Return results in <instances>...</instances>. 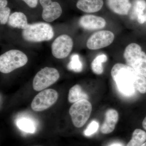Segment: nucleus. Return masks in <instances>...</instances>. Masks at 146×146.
Segmentation results:
<instances>
[{
	"label": "nucleus",
	"mask_w": 146,
	"mask_h": 146,
	"mask_svg": "<svg viewBox=\"0 0 146 146\" xmlns=\"http://www.w3.org/2000/svg\"><path fill=\"white\" fill-rule=\"evenodd\" d=\"M111 75L118 90L124 96H131L137 91L146 93V78L127 64H115Z\"/></svg>",
	"instance_id": "1"
},
{
	"label": "nucleus",
	"mask_w": 146,
	"mask_h": 146,
	"mask_svg": "<svg viewBox=\"0 0 146 146\" xmlns=\"http://www.w3.org/2000/svg\"><path fill=\"white\" fill-rule=\"evenodd\" d=\"M123 55L127 65L146 78V53L140 45L136 43L129 44Z\"/></svg>",
	"instance_id": "2"
},
{
	"label": "nucleus",
	"mask_w": 146,
	"mask_h": 146,
	"mask_svg": "<svg viewBox=\"0 0 146 146\" xmlns=\"http://www.w3.org/2000/svg\"><path fill=\"white\" fill-rule=\"evenodd\" d=\"M22 35L23 38L28 42H40L52 39L54 31L49 24L37 23L28 24L26 28L23 30Z\"/></svg>",
	"instance_id": "3"
},
{
	"label": "nucleus",
	"mask_w": 146,
	"mask_h": 146,
	"mask_svg": "<svg viewBox=\"0 0 146 146\" xmlns=\"http://www.w3.org/2000/svg\"><path fill=\"white\" fill-rule=\"evenodd\" d=\"M28 60L27 56L23 52L10 50L0 56V71L3 74H8L25 66Z\"/></svg>",
	"instance_id": "4"
},
{
	"label": "nucleus",
	"mask_w": 146,
	"mask_h": 146,
	"mask_svg": "<svg viewBox=\"0 0 146 146\" xmlns=\"http://www.w3.org/2000/svg\"><path fill=\"white\" fill-rule=\"evenodd\" d=\"M92 110V105L88 100L74 103L70 108L69 113L75 127L80 128L84 125L90 117Z\"/></svg>",
	"instance_id": "5"
},
{
	"label": "nucleus",
	"mask_w": 146,
	"mask_h": 146,
	"mask_svg": "<svg viewBox=\"0 0 146 146\" xmlns=\"http://www.w3.org/2000/svg\"><path fill=\"white\" fill-rule=\"evenodd\" d=\"M60 77L58 71L46 67L38 72L33 79V86L35 91H42L55 83Z\"/></svg>",
	"instance_id": "6"
},
{
	"label": "nucleus",
	"mask_w": 146,
	"mask_h": 146,
	"mask_svg": "<svg viewBox=\"0 0 146 146\" xmlns=\"http://www.w3.org/2000/svg\"><path fill=\"white\" fill-rule=\"evenodd\" d=\"M58 98L57 91L52 89L43 90L35 96L32 102V109L36 112L44 111L55 103Z\"/></svg>",
	"instance_id": "7"
},
{
	"label": "nucleus",
	"mask_w": 146,
	"mask_h": 146,
	"mask_svg": "<svg viewBox=\"0 0 146 146\" xmlns=\"http://www.w3.org/2000/svg\"><path fill=\"white\" fill-rule=\"evenodd\" d=\"M115 35L109 30H100L93 33L86 42V46L91 50L104 48L113 43Z\"/></svg>",
	"instance_id": "8"
},
{
	"label": "nucleus",
	"mask_w": 146,
	"mask_h": 146,
	"mask_svg": "<svg viewBox=\"0 0 146 146\" xmlns=\"http://www.w3.org/2000/svg\"><path fill=\"white\" fill-rule=\"evenodd\" d=\"M74 43L72 38L67 35L58 36L52 44L53 56L58 59L68 57L72 50Z\"/></svg>",
	"instance_id": "9"
},
{
	"label": "nucleus",
	"mask_w": 146,
	"mask_h": 146,
	"mask_svg": "<svg viewBox=\"0 0 146 146\" xmlns=\"http://www.w3.org/2000/svg\"><path fill=\"white\" fill-rule=\"evenodd\" d=\"M39 2L43 7L42 18L46 22H52L61 16L62 8L57 2L52 0H39Z\"/></svg>",
	"instance_id": "10"
},
{
	"label": "nucleus",
	"mask_w": 146,
	"mask_h": 146,
	"mask_svg": "<svg viewBox=\"0 0 146 146\" xmlns=\"http://www.w3.org/2000/svg\"><path fill=\"white\" fill-rule=\"evenodd\" d=\"M79 25L86 30H99L104 28L107 22L100 16L93 15H85L82 16L79 20Z\"/></svg>",
	"instance_id": "11"
},
{
	"label": "nucleus",
	"mask_w": 146,
	"mask_h": 146,
	"mask_svg": "<svg viewBox=\"0 0 146 146\" xmlns=\"http://www.w3.org/2000/svg\"><path fill=\"white\" fill-rule=\"evenodd\" d=\"M119 117V113L116 110H108L105 115L104 121L101 127L102 133L108 134L112 132L115 129Z\"/></svg>",
	"instance_id": "12"
},
{
	"label": "nucleus",
	"mask_w": 146,
	"mask_h": 146,
	"mask_svg": "<svg viewBox=\"0 0 146 146\" xmlns=\"http://www.w3.org/2000/svg\"><path fill=\"white\" fill-rule=\"evenodd\" d=\"M106 3L112 12L121 16L128 15L131 9L130 0H106Z\"/></svg>",
	"instance_id": "13"
},
{
	"label": "nucleus",
	"mask_w": 146,
	"mask_h": 146,
	"mask_svg": "<svg viewBox=\"0 0 146 146\" xmlns=\"http://www.w3.org/2000/svg\"><path fill=\"white\" fill-rule=\"evenodd\" d=\"M103 5V0H78L76 7L83 12L92 13L99 11Z\"/></svg>",
	"instance_id": "14"
},
{
	"label": "nucleus",
	"mask_w": 146,
	"mask_h": 146,
	"mask_svg": "<svg viewBox=\"0 0 146 146\" xmlns=\"http://www.w3.org/2000/svg\"><path fill=\"white\" fill-rule=\"evenodd\" d=\"M7 23L11 27L23 30L26 28L28 25L26 16L21 12L12 13L9 16Z\"/></svg>",
	"instance_id": "15"
},
{
	"label": "nucleus",
	"mask_w": 146,
	"mask_h": 146,
	"mask_svg": "<svg viewBox=\"0 0 146 146\" xmlns=\"http://www.w3.org/2000/svg\"><path fill=\"white\" fill-rule=\"evenodd\" d=\"M68 99L70 103H73L82 100H88L89 96L83 91L80 85L76 84L70 89Z\"/></svg>",
	"instance_id": "16"
},
{
	"label": "nucleus",
	"mask_w": 146,
	"mask_h": 146,
	"mask_svg": "<svg viewBox=\"0 0 146 146\" xmlns=\"http://www.w3.org/2000/svg\"><path fill=\"white\" fill-rule=\"evenodd\" d=\"M146 141V132L136 129L132 133V138L126 146H141Z\"/></svg>",
	"instance_id": "17"
},
{
	"label": "nucleus",
	"mask_w": 146,
	"mask_h": 146,
	"mask_svg": "<svg viewBox=\"0 0 146 146\" xmlns=\"http://www.w3.org/2000/svg\"><path fill=\"white\" fill-rule=\"evenodd\" d=\"M108 60L107 56L105 54L98 55L92 61L91 68L93 72L97 75H101L103 73V63Z\"/></svg>",
	"instance_id": "18"
},
{
	"label": "nucleus",
	"mask_w": 146,
	"mask_h": 146,
	"mask_svg": "<svg viewBox=\"0 0 146 146\" xmlns=\"http://www.w3.org/2000/svg\"><path fill=\"white\" fill-rule=\"evenodd\" d=\"M18 128L27 133H33L35 132V126L31 120L27 118L19 119L17 122Z\"/></svg>",
	"instance_id": "19"
},
{
	"label": "nucleus",
	"mask_w": 146,
	"mask_h": 146,
	"mask_svg": "<svg viewBox=\"0 0 146 146\" xmlns=\"http://www.w3.org/2000/svg\"><path fill=\"white\" fill-rule=\"evenodd\" d=\"M99 127V124L97 121H92L89 124L85 130L84 131V133L86 136H91L98 131Z\"/></svg>",
	"instance_id": "20"
},
{
	"label": "nucleus",
	"mask_w": 146,
	"mask_h": 146,
	"mask_svg": "<svg viewBox=\"0 0 146 146\" xmlns=\"http://www.w3.org/2000/svg\"><path fill=\"white\" fill-rule=\"evenodd\" d=\"M10 12L9 7L0 8V23L1 25H5L8 22Z\"/></svg>",
	"instance_id": "21"
},
{
	"label": "nucleus",
	"mask_w": 146,
	"mask_h": 146,
	"mask_svg": "<svg viewBox=\"0 0 146 146\" xmlns=\"http://www.w3.org/2000/svg\"><path fill=\"white\" fill-rule=\"evenodd\" d=\"M68 68L70 70H73L75 72H79L81 70L82 65L80 63L79 61L76 60H74L73 59L72 61L68 65Z\"/></svg>",
	"instance_id": "22"
},
{
	"label": "nucleus",
	"mask_w": 146,
	"mask_h": 146,
	"mask_svg": "<svg viewBox=\"0 0 146 146\" xmlns=\"http://www.w3.org/2000/svg\"><path fill=\"white\" fill-rule=\"evenodd\" d=\"M30 7L35 8L36 7L38 3V0H22Z\"/></svg>",
	"instance_id": "23"
},
{
	"label": "nucleus",
	"mask_w": 146,
	"mask_h": 146,
	"mask_svg": "<svg viewBox=\"0 0 146 146\" xmlns=\"http://www.w3.org/2000/svg\"><path fill=\"white\" fill-rule=\"evenodd\" d=\"M7 4V0H0V8L6 7Z\"/></svg>",
	"instance_id": "24"
},
{
	"label": "nucleus",
	"mask_w": 146,
	"mask_h": 146,
	"mask_svg": "<svg viewBox=\"0 0 146 146\" xmlns=\"http://www.w3.org/2000/svg\"><path fill=\"white\" fill-rule=\"evenodd\" d=\"M108 146H123V144L121 143H114L112 144L111 145H110Z\"/></svg>",
	"instance_id": "25"
},
{
	"label": "nucleus",
	"mask_w": 146,
	"mask_h": 146,
	"mask_svg": "<svg viewBox=\"0 0 146 146\" xmlns=\"http://www.w3.org/2000/svg\"><path fill=\"white\" fill-rule=\"evenodd\" d=\"M142 125H143V127L144 129L146 130V117L143 121Z\"/></svg>",
	"instance_id": "26"
},
{
	"label": "nucleus",
	"mask_w": 146,
	"mask_h": 146,
	"mask_svg": "<svg viewBox=\"0 0 146 146\" xmlns=\"http://www.w3.org/2000/svg\"><path fill=\"white\" fill-rule=\"evenodd\" d=\"M143 17L144 22H145H145L146 23V7L144 11Z\"/></svg>",
	"instance_id": "27"
},
{
	"label": "nucleus",
	"mask_w": 146,
	"mask_h": 146,
	"mask_svg": "<svg viewBox=\"0 0 146 146\" xmlns=\"http://www.w3.org/2000/svg\"><path fill=\"white\" fill-rule=\"evenodd\" d=\"M141 146H146V142H145Z\"/></svg>",
	"instance_id": "28"
}]
</instances>
